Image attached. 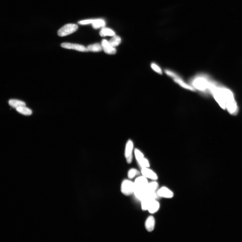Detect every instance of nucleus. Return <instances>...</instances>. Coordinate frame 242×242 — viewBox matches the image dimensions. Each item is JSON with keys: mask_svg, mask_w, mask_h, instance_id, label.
<instances>
[{"mask_svg": "<svg viewBox=\"0 0 242 242\" xmlns=\"http://www.w3.org/2000/svg\"><path fill=\"white\" fill-rule=\"evenodd\" d=\"M214 98L220 106L227 109L232 115H236L238 111L234 93L228 88L210 79L208 89V95Z\"/></svg>", "mask_w": 242, "mask_h": 242, "instance_id": "nucleus-1", "label": "nucleus"}, {"mask_svg": "<svg viewBox=\"0 0 242 242\" xmlns=\"http://www.w3.org/2000/svg\"><path fill=\"white\" fill-rule=\"evenodd\" d=\"M135 155L138 162L144 158L143 154L140 151L136 149L135 150Z\"/></svg>", "mask_w": 242, "mask_h": 242, "instance_id": "nucleus-25", "label": "nucleus"}, {"mask_svg": "<svg viewBox=\"0 0 242 242\" xmlns=\"http://www.w3.org/2000/svg\"><path fill=\"white\" fill-rule=\"evenodd\" d=\"M140 166L142 168H149L150 166V164L148 160L145 158L142 159L138 162Z\"/></svg>", "mask_w": 242, "mask_h": 242, "instance_id": "nucleus-24", "label": "nucleus"}, {"mask_svg": "<svg viewBox=\"0 0 242 242\" xmlns=\"http://www.w3.org/2000/svg\"><path fill=\"white\" fill-rule=\"evenodd\" d=\"M151 68L154 71L159 74H163L162 70L158 64L155 62L151 63L150 64Z\"/></svg>", "mask_w": 242, "mask_h": 242, "instance_id": "nucleus-22", "label": "nucleus"}, {"mask_svg": "<svg viewBox=\"0 0 242 242\" xmlns=\"http://www.w3.org/2000/svg\"><path fill=\"white\" fill-rule=\"evenodd\" d=\"M133 148V143L130 140L127 142L125 151V156L128 164H130L132 162Z\"/></svg>", "mask_w": 242, "mask_h": 242, "instance_id": "nucleus-9", "label": "nucleus"}, {"mask_svg": "<svg viewBox=\"0 0 242 242\" xmlns=\"http://www.w3.org/2000/svg\"><path fill=\"white\" fill-rule=\"evenodd\" d=\"M148 182L147 178L142 176L137 178L134 182V194L138 199L141 200L146 196V188Z\"/></svg>", "mask_w": 242, "mask_h": 242, "instance_id": "nucleus-3", "label": "nucleus"}, {"mask_svg": "<svg viewBox=\"0 0 242 242\" xmlns=\"http://www.w3.org/2000/svg\"><path fill=\"white\" fill-rule=\"evenodd\" d=\"M164 72L168 77L172 79L175 83L183 89L192 92H195L193 87L189 83H187L177 73L170 69H166Z\"/></svg>", "mask_w": 242, "mask_h": 242, "instance_id": "nucleus-4", "label": "nucleus"}, {"mask_svg": "<svg viewBox=\"0 0 242 242\" xmlns=\"http://www.w3.org/2000/svg\"><path fill=\"white\" fill-rule=\"evenodd\" d=\"M156 221L155 218L153 216L148 217L145 222V227L148 232L152 231L155 226Z\"/></svg>", "mask_w": 242, "mask_h": 242, "instance_id": "nucleus-13", "label": "nucleus"}, {"mask_svg": "<svg viewBox=\"0 0 242 242\" xmlns=\"http://www.w3.org/2000/svg\"><path fill=\"white\" fill-rule=\"evenodd\" d=\"M121 193L125 196H129L134 194V182L128 180H124L121 185Z\"/></svg>", "mask_w": 242, "mask_h": 242, "instance_id": "nucleus-5", "label": "nucleus"}, {"mask_svg": "<svg viewBox=\"0 0 242 242\" xmlns=\"http://www.w3.org/2000/svg\"><path fill=\"white\" fill-rule=\"evenodd\" d=\"M88 51L98 52L101 51L102 49L101 44L99 43L93 44L90 45L86 47Z\"/></svg>", "mask_w": 242, "mask_h": 242, "instance_id": "nucleus-18", "label": "nucleus"}, {"mask_svg": "<svg viewBox=\"0 0 242 242\" xmlns=\"http://www.w3.org/2000/svg\"><path fill=\"white\" fill-rule=\"evenodd\" d=\"M160 208V204L156 200L151 203L149 208L148 211L151 214H154L159 210Z\"/></svg>", "mask_w": 242, "mask_h": 242, "instance_id": "nucleus-17", "label": "nucleus"}, {"mask_svg": "<svg viewBox=\"0 0 242 242\" xmlns=\"http://www.w3.org/2000/svg\"><path fill=\"white\" fill-rule=\"evenodd\" d=\"M158 187V183L155 181L150 183H148L146 188V196L148 195L155 192Z\"/></svg>", "mask_w": 242, "mask_h": 242, "instance_id": "nucleus-14", "label": "nucleus"}, {"mask_svg": "<svg viewBox=\"0 0 242 242\" xmlns=\"http://www.w3.org/2000/svg\"><path fill=\"white\" fill-rule=\"evenodd\" d=\"M78 28V26L77 24H67L58 30L57 34L58 36L60 37L65 36L74 33Z\"/></svg>", "mask_w": 242, "mask_h": 242, "instance_id": "nucleus-6", "label": "nucleus"}, {"mask_svg": "<svg viewBox=\"0 0 242 242\" xmlns=\"http://www.w3.org/2000/svg\"><path fill=\"white\" fill-rule=\"evenodd\" d=\"M101 45L102 50L105 53L109 55H113L116 53V50L115 48L113 47L106 39L102 40Z\"/></svg>", "mask_w": 242, "mask_h": 242, "instance_id": "nucleus-10", "label": "nucleus"}, {"mask_svg": "<svg viewBox=\"0 0 242 242\" xmlns=\"http://www.w3.org/2000/svg\"><path fill=\"white\" fill-rule=\"evenodd\" d=\"M16 110L19 113L25 115H30L32 114V110L26 106L19 107Z\"/></svg>", "mask_w": 242, "mask_h": 242, "instance_id": "nucleus-20", "label": "nucleus"}, {"mask_svg": "<svg viewBox=\"0 0 242 242\" xmlns=\"http://www.w3.org/2000/svg\"><path fill=\"white\" fill-rule=\"evenodd\" d=\"M157 194L158 196L166 199H171L174 196L173 192L165 187H162L159 189Z\"/></svg>", "mask_w": 242, "mask_h": 242, "instance_id": "nucleus-11", "label": "nucleus"}, {"mask_svg": "<svg viewBox=\"0 0 242 242\" xmlns=\"http://www.w3.org/2000/svg\"><path fill=\"white\" fill-rule=\"evenodd\" d=\"M100 35L102 37L106 36H115V32L111 30L110 29L103 27L100 32Z\"/></svg>", "mask_w": 242, "mask_h": 242, "instance_id": "nucleus-16", "label": "nucleus"}, {"mask_svg": "<svg viewBox=\"0 0 242 242\" xmlns=\"http://www.w3.org/2000/svg\"><path fill=\"white\" fill-rule=\"evenodd\" d=\"M158 196L157 193L155 192L147 195L141 200L142 210H148L151 203L156 200Z\"/></svg>", "mask_w": 242, "mask_h": 242, "instance_id": "nucleus-7", "label": "nucleus"}, {"mask_svg": "<svg viewBox=\"0 0 242 242\" xmlns=\"http://www.w3.org/2000/svg\"><path fill=\"white\" fill-rule=\"evenodd\" d=\"M141 173L142 176L147 178V179L153 181H156L158 179V176L156 174L148 168H142Z\"/></svg>", "mask_w": 242, "mask_h": 242, "instance_id": "nucleus-12", "label": "nucleus"}, {"mask_svg": "<svg viewBox=\"0 0 242 242\" xmlns=\"http://www.w3.org/2000/svg\"><path fill=\"white\" fill-rule=\"evenodd\" d=\"M61 47L66 49H74L81 52H88L85 46L77 44L65 42L61 44Z\"/></svg>", "mask_w": 242, "mask_h": 242, "instance_id": "nucleus-8", "label": "nucleus"}, {"mask_svg": "<svg viewBox=\"0 0 242 242\" xmlns=\"http://www.w3.org/2000/svg\"><path fill=\"white\" fill-rule=\"evenodd\" d=\"M140 172L135 168H132L128 171L127 176L130 179H132L136 176L138 175Z\"/></svg>", "mask_w": 242, "mask_h": 242, "instance_id": "nucleus-23", "label": "nucleus"}, {"mask_svg": "<svg viewBox=\"0 0 242 242\" xmlns=\"http://www.w3.org/2000/svg\"><path fill=\"white\" fill-rule=\"evenodd\" d=\"M210 78L209 75L206 74H198L190 78L188 83L193 87L195 91L207 96Z\"/></svg>", "mask_w": 242, "mask_h": 242, "instance_id": "nucleus-2", "label": "nucleus"}, {"mask_svg": "<svg viewBox=\"0 0 242 242\" xmlns=\"http://www.w3.org/2000/svg\"><path fill=\"white\" fill-rule=\"evenodd\" d=\"M8 104L11 107L16 109L20 107L26 106V103L24 102L16 99L9 100Z\"/></svg>", "mask_w": 242, "mask_h": 242, "instance_id": "nucleus-15", "label": "nucleus"}, {"mask_svg": "<svg viewBox=\"0 0 242 242\" xmlns=\"http://www.w3.org/2000/svg\"><path fill=\"white\" fill-rule=\"evenodd\" d=\"M92 27L95 29H97L101 27H104L105 26V22L102 19H94L92 23Z\"/></svg>", "mask_w": 242, "mask_h": 242, "instance_id": "nucleus-19", "label": "nucleus"}, {"mask_svg": "<svg viewBox=\"0 0 242 242\" xmlns=\"http://www.w3.org/2000/svg\"><path fill=\"white\" fill-rule=\"evenodd\" d=\"M121 42V37L118 36H113L111 39L109 41V42L113 47L115 48L118 46Z\"/></svg>", "mask_w": 242, "mask_h": 242, "instance_id": "nucleus-21", "label": "nucleus"}]
</instances>
